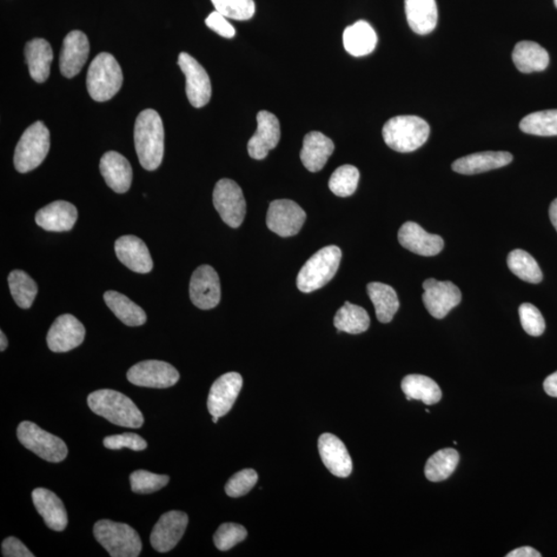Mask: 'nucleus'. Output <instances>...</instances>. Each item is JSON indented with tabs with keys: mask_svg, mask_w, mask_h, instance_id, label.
<instances>
[{
	"mask_svg": "<svg viewBox=\"0 0 557 557\" xmlns=\"http://www.w3.org/2000/svg\"><path fill=\"white\" fill-rule=\"evenodd\" d=\"M135 145L139 163L147 170H155L162 162L164 129L155 110L139 112L135 125Z\"/></svg>",
	"mask_w": 557,
	"mask_h": 557,
	"instance_id": "f257e3e1",
	"label": "nucleus"
},
{
	"mask_svg": "<svg viewBox=\"0 0 557 557\" xmlns=\"http://www.w3.org/2000/svg\"><path fill=\"white\" fill-rule=\"evenodd\" d=\"M88 406L93 413L105 418L116 426L139 428L144 424V416L129 396L116 390L102 389L88 396Z\"/></svg>",
	"mask_w": 557,
	"mask_h": 557,
	"instance_id": "f03ea898",
	"label": "nucleus"
},
{
	"mask_svg": "<svg viewBox=\"0 0 557 557\" xmlns=\"http://www.w3.org/2000/svg\"><path fill=\"white\" fill-rule=\"evenodd\" d=\"M429 125L417 116H397L384 125L382 135L389 148L409 154L420 149L429 137Z\"/></svg>",
	"mask_w": 557,
	"mask_h": 557,
	"instance_id": "7ed1b4c3",
	"label": "nucleus"
},
{
	"mask_svg": "<svg viewBox=\"0 0 557 557\" xmlns=\"http://www.w3.org/2000/svg\"><path fill=\"white\" fill-rule=\"evenodd\" d=\"M86 84L90 96L96 102H108L114 97L123 84L122 70L115 57L103 52L93 59Z\"/></svg>",
	"mask_w": 557,
	"mask_h": 557,
	"instance_id": "20e7f679",
	"label": "nucleus"
},
{
	"mask_svg": "<svg viewBox=\"0 0 557 557\" xmlns=\"http://www.w3.org/2000/svg\"><path fill=\"white\" fill-rule=\"evenodd\" d=\"M341 260L342 251L339 247L328 246L318 251L298 273L297 288L304 294L322 288L336 276Z\"/></svg>",
	"mask_w": 557,
	"mask_h": 557,
	"instance_id": "39448f33",
	"label": "nucleus"
},
{
	"mask_svg": "<svg viewBox=\"0 0 557 557\" xmlns=\"http://www.w3.org/2000/svg\"><path fill=\"white\" fill-rule=\"evenodd\" d=\"M93 533L112 557H137L142 552L141 538L134 528L125 523L99 520Z\"/></svg>",
	"mask_w": 557,
	"mask_h": 557,
	"instance_id": "423d86ee",
	"label": "nucleus"
},
{
	"mask_svg": "<svg viewBox=\"0 0 557 557\" xmlns=\"http://www.w3.org/2000/svg\"><path fill=\"white\" fill-rule=\"evenodd\" d=\"M50 150V131L37 121L24 131L17 145L15 168L21 174L31 171L43 163Z\"/></svg>",
	"mask_w": 557,
	"mask_h": 557,
	"instance_id": "0eeeda50",
	"label": "nucleus"
},
{
	"mask_svg": "<svg viewBox=\"0 0 557 557\" xmlns=\"http://www.w3.org/2000/svg\"><path fill=\"white\" fill-rule=\"evenodd\" d=\"M17 436L25 448L46 461L61 462L68 456V446L61 437L46 432L36 423L30 421L20 423Z\"/></svg>",
	"mask_w": 557,
	"mask_h": 557,
	"instance_id": "6e6552de",
	"label": "nucleus"
},
{
	"mask_svg": "<svg viewBox=\"0 0 557 557\" xmlns=\"http://www.w3.org/2000/svg\"><path fill=\"white\" fill-rule=\"evenodd\" d=\"M213 203L219 215L229 227H241L246 216V201L240 186L230 179H221L215 186Z\"/></svg>",
	"mask_w": 557,
	"mask_h": 557,
	"instance_id": "1a4fd4ad",
	"label": "nucleus"
},
{
	"mask_svg": "<svg viewBox=\"0 0 557 557\" xmlns=\"http://www.w3.org/2000/svg\"><path fill=\"white\" fill-rule=\"evenodd\" d=\"M178 64L186 78V95L191 105L197 109L207 105L212 96V85L208 72L188 53H181Z\"/></svg>",
	"mask_w": 557,
	"mask_h": 557,
	"instance_id": "9d476101",
	"label": "nucleus"
},
{
	"mask_svg": "<svg viewBox=\"0 0 557 557\" xmlns=\"http://www.w3.org/2000/svg\"><path fill=\"white\" fill-rule=\"evenodd\" d=\"M128 379L137 387L169 388L178 383L180 374L168 362L145 361L129 370Z\"/></svg>",
	"mask_w": 557,
	"mask_h": 557,
	"instance_id": "9b49d317",
	"label": "nucleus"
},
{
	"mask_svg": "<svg viewBox=\"0 0 557 557\" xmlns=\"http://www.w3.org/2000/svg\"><path fill=\"white\" fill-rule=\"evenodd\" d=\"M422 301L428 313L436 320H443L451 310L459 306L461 293L455 284L450 281H437L430 278L423 282Z\"/></svg>",
	"mask_w": 557,
	"mask_h": 557,
	"instance_id": "f8f14e48",
	"label": "nucleus"
},
{
	"mask_svg": "<svg viewBox=\"0 0 557 557\" xmlns=\"http://www.w3.org/2000/svg\"><path fill=\"white\" fill-rule=\"evenodd\" d=\"M306 212L300 205L289 200H278L270 203L267 215L270 230L282 237L298 234L306 221Z\"/></svg>",
	"mask_w": 557,
	"mask_h": 557,
	"instance_id": "ddd939ff",
	"label": "nucleus"
},
{
	"mask_svg": "<svg viewBox=\"0 0 557 557\" xmlns=\"http://www.w3.org/2000/svg\"><path fill=\"white\" fill-rule=\"evenodd\" d=\"M191 302L202 310L218 306L221 300L220 280L217 271L211 265H201L192 274L189 287Z\"/></svg>",
	"mask_w": 557,
	"mask_h": 557,
	"instance_id": "4468645a",
	"label": "nucleus"
},
{
	"mask_svg": "<svg viewBox=\"0 0 557 557\" xmlns=\"http://www.w3.org/2000/svg\"><path fill=\"white\" fill-rule=\"evenodd\" d=\"M188 526V516L182 511H170L157 521L151 533V545L156 552L165 553L174 549L182 539Z\"/></svg>",
	"mask_w": 557,
	"mask_h": 557,
	"instance_id": "2eb2a0df",
	"label": "nucleus"
},
{
	"mask_svg": "<svg viewBox=\"0 0 557 557\" xmlns=\"http://www.w3.org/2000/svg\"><path fill=\"white\" fill-rule=\"evenodd\" d=\"M85 335L84 325L75 316L64 314L59 316L52 324L46 336V343L53 353H68L83 343Z\"/></svg>",
	"mask_w": 557,
	"mask_h": 557,
	"instance_id": "dca6fc26",
	"label": "nucleus"
},
{
	"mask_svg": "<svg viewBox=\"0 0 557 557\" xmlns=\"http://www.w3.org/2000/svg\"><path fill=\"white\" fill-rule=\"evenodd\" d=\"M256 119L257 130L248 142V154L251 158L262 161L280 142V122L268 111L258 112Z\"/></svg>",
	"mask_w": 557,
	"mask_h": 557,
	"instance_id": "f3484780",
	"label": "nucleus"
},
{
	"mask_svg": "<svg viewBox=\"0 0 557 557\" xmlns=\"http://www.w3.org/2000/svg\"><path fill=\"white\" fill-rule=\"evenodd\" d=\"M243 387V378L237 373H228L212 386L208 397V409L212 416L227 415L237 399Z\"/></svg>",
	"mask_w": 557,
	"mask_h": 557,
	"instance_id": "a211bd4d",
	"label": "nucleus"
},
{
	"mask_svg": "<svg viewBox=\"0 0 557 557\" xmlns=\"http://www.w3.org/2000/svg\"><path fill=\"white\" fill-rule=\"evenodd\" d=\"M318 450L324 466L331 474L340 478H347L353 473V460L339 437L331 434L321 435L318 440Z\"/></svg>",
	"mask_w": 557,
	"mask_h": 557,
	"instance_id": "6ab92c4d",
	"label": "nucleus"
},
{
	"mask_svg": "<svg viewBox=\"0 0 557 557\" xmlns=\"http://www.w3.org/2000/svg\"><path fill=\"white\" fill-rule=\"evenodd\" d=\"M89 50L87 36L79 30L71 31L64 38L59 61L62 74L68 79L76 77L87 62Z\"/></svg>",
	"mask_w": 557,
	"mask_h": 557,
	"instance_id": "aec40b11",
	"label": "nucleus"
},
{
	"mask_svg": "<svg viewBox=\"0 0 557 557\" xmlns=\"http://www.w3.org/2000/svg\"><path fill=\"white\" fill-rule=\"evenodd\" d=\"M115 252L118 260L136 273L148 274L154 269V261L149 249L137 237H119L115 243Z\"/></svg>",
	"mask_w": 557,
	"mask_h": 557,
	"instance_id": "412c9836",
	"label": "nucleus"
},
{
	"mask_svg": "<svg viewBox=\"0 0 557 557\" xmlns=\"http://www.w3.org/2000/svg\"><path fill=\"white\" fill-rule=\"evenodd\" d=\"M399 242L404 249L421 256H435L444 248L440 236L428 234L420 224L409 221L399 230Z\"/></svg>",
	"mask_w": 557,
	"mask_h": 557,
	"instance_id": "4be33fe9",
	"label": "nucleus"
},
{
	"mask_svg": "<svg viewBox=\"0 0 557 557\" xmlns=\"http://www.w3.org/2000/svg\"><path fill=\"white\" fill-rule=\"evenodd\" d=\"M32 502L39 515L49 528L62 532L68 527V513L59 497L46 488H37L32 492Z\"/></svg>",
	"mask_w": 557,
	"mask_h": 557,
	"instance_id": "5701e85b",
	"label": "nucleus"
},
{
	"mask_svg": "<svg viewBox=\"0 0 557 557\" xmlns=\"http://www.w3.org/2000/svg\"><path fill=\"white\" fill-rule=\"evenodd\" d=\"M99 170L112 190L117 194L129 190L134 175L129 162L123 155L115 151L107 152L101 159Z\"/></svg>",
	"mask_w": 557,
	"mask_h": 557,
	"instance_id": "b1692460",
	"label": "nucleus"
},
{
	"mask_svg": "<svg viewBox=\"0 0 557 557\" xmlns=\"http://www.w3.org/2000/svg\"><path fill=\"white\" fill-rule=\"evenodd\" d=\"M78 210L74 204L57 201L37 211L36 222L46 231H69L77 222Z\"/></svg>",
	"mask_w": 557,
	"mask_h": 557,
	"instance_id": "393cba45",
	"label": "nucleus"
},
{
	"mask_svg": "<svg viewBox=\"0 0 557 557\" xmlns=\"http://www.w3.org/2000/svg\"><path fill=\"white\" fill-rule=\"evenodd\" d=\"M512 161L513 156L509 152H480L457 159L453 163V169L461 175H476L506 167Z\"/></svg>",
	"mask_w": 557,
	"mask_h": 557,
	"instance_id": "a878e982",
	"label": "nucleus"
},
{
	"mask_svg": "<svg viewBox=\"0 0 557 557\" xmlns=\"http://www.w3.org/2000/svg\"><path fill=\"white\" fill-rule=\"evenodd\" d=\"M335 144L320 131H311L304 137L301 161L308 170L317 172L324 168L334 154Z\"/></svg>",
	"mask_w": 557,
	"mask_h": 557,
	"instance_id": "bb28decb",
	"label": "nucleus"
},
{
	"mask_svg": "<svg viewBox=\"0 0 557 557\" xmlns=\"http://www.w3.org/2000/svg\"><path fill=\"white\" fill-rule=\"evenodd\" d=\"M404 11L410 29L417 35L426 36L437 24L436 0H404Z\"/></svg>",
	"mask_w": 557,
	"mask_h": 557,
	"instance_id": "cd10ccee",
	"label": "nucleus"
},
{
	"mask_svg": "<svg viewBox=\"0 0 557 557\" xmlns=\"http://www.w3.org/2000/svg\"><path fill=\"white\" fill-rule=\"evenodd\" d=\"M25 58L29 74L37 83L48 79L53 62V51L49 42L44 38H35L25 46Z\"/></svg>",
	"mask_w": 557,
	"mask_h": 557,
	"instance_id": "c85d7f7f",
	"label": "nucleus"
},
{
	"mask_svg": "<svg viewBox=\"0 0 557 557\" xmlns=\"http://www.w3.org/2000/svg\"><path fill=\"white\" fill-rule=\"evenodd\" d=\"M377 42V33L366 21H358L348 26L343 33L345 49L355 57L370 54L375 50Z\"/></svg>",
	"mask_w": 557,
	"mask_h": 557,
	"instance_id": "c756f323",
	"label": "nucleus"
},
{
	"mask_svg": "<svg viewBox=\"0 0 557 557\" xmlns=\"http://www.w3.org/2000/svg\"><path fill=\"white\" fill-rule=\"evenodd\" d=\"M512 58L517 70L523 74L545 71L549 64L548 52L539 44L529 41L517 44Z\"/></svg>",
	"mask_w": 557,
	"mask_h": 557,
	"instance_id": "7c9ffc66",
	"label": "nucleus"
},
{
	"mask_svg": "<svg viewBox=\"0 0 557 557\" xmlns=\"http://www.w3.org/2000/svg\"><path fill=\"white\" fill-rule=\"evenodd\" d=\"M368 294L373 303L378 320L389 323L400 308L399 297L389 285L373 282L368 285Z\"/></svg>",
	"mask_w": 557,
	"mask_h": 557,
	"instance_id": "2f4dec72",
	"label": "nucleus"
},
{
	"mask_svg": "<svg viewBox=\"0 0 557 557\" xmlns=\"http://www.w3.org/2000/svg\"><path fill=\"white\" fill-rule=\"evenodd\" d=\"M104 298L118 320L129 327H141L147 321V315H145V311L131 302L128 296L111 290L104 295Z\"/></svg>",
	"mask_w": 557,
	"mask_h": 557,
	"instance_id": "473e14b6",
	"label": "nucleus"
},
{
	"mask_svg": "<svg viewBox=\"0 0 557 557\" xmlns=\"http://www.w3.org/2000/svg\"><path fill=\"white\" fill-rule=\"evenodd\" d=\"M403 394L411 400H420L426 404H435L442 399V391L430 378L422 375H409L402 381Z\"/></svg>",
	"mask_w": 557,
	"mask_h": 557,
	"instance_id": "72a5a7b5",
	"label": "nucleus"
},
{
	"mask_svg": "<svg viewBox=\"0 0 557 557\" xmlns=\"http://www.w3.org/2000/svg\"><path fill=\"white\" fill-rule=\"evenodd\" d=\"M334 324L337 333L344 331V333L358 335L369 329L370 320L366 310L347 302L337 312Z\"/></svg>",
	"mask_w": 557,
	"mask_h": 557,
	"instance_id": "f704fd0d",
	"label": "nucleus"
},
{
	"mask_svg": "<svg viewBox=\"0 0 557 557\" xmlns=\"http://www.w3.org/2000/svg\"><path fill=\"white\" fill-rule=\"evenodd\" d=\"M460 462V454L453 448L437 451L426 464L427 478L432 482H440L449 478L454 473Z\"/></svg>",
	"mask_w": 557,
	"mask_h": 557,
	"instance_id": "c9c22d12",
	"label": "nucleus"
},
{
	"mask_svg": "<svg viewBox=\"0 0 557 557\" xmlns=\"http://www.w3.org/2000/svg\"><path fill=\"white\" fill-rule=\"evenodd\" d=\"M508 268L521 280L538 284L543 280V274L538 262L527 251L516 249L508 255Z\"/></svg>",
	"mask_w": 557,
	"mask_h": 557,
	"instance_id": "e433bc0d",
	"label": "nucleus"
},
{
	"mask_svg": "<svg viewBox=\"0 0 557 557\" xmlns=\"http://www.w3.org/2000/svg\"><path fill=\"white\" fill-rule=\"evenodd\" d=\"M9 287L12 298L21 309H29L37 295V285L25 271L16 270L9 275Z\"/></svg>",
	"mask_w": 557,
	"mask_h": 557,
	"instance_id": "4c0bfd02",
	"label": "nucleus"
},
{
	"mask_svg": "<svg viewBox=\"0 0 557 557\" xmlns=\"http://www.w3.org/2000/svg\"><path fill=\"white\" fill-rule=\"evenodd\" d=\"M520 128L528 135L557 136V110L532 112V114L522 119Z\"/></svg>",
	"mask_w": 557,
	"mask_h": 557,
	"instance_id": "58836bf2",
	"label": "nucleus"
},
{
	"mask_svg": "<svg viewBox=\"0 0 557 557\" xmlns=\"http://www.w3.org/2000/svg\"><path fill=\"white\" fill-rule=\"evenodd\" d=\"M360 182V170L353 165H342L334 171L329 179V189L334 195L340 197L353 195Z\"/></svg>",
	"mask_w": 557,
	"mask_h": 557,
	"instance_id": "ea45409f",
	"label": "nucleus"
},
{
	"mask_svg": "<svg viewBox=\"0 0 557 557\" xmlns=\"http://www.w3.org/2000/svg\"><path fill=\"white\" fill-rule=\"evenodd\" d=\"M132 492L138 495H147L158 492L168 486L170 477L156 475L148 470H138L129 477Z\"/></svg>",
	"mask_w": 557,
	"mask_h": 557,
	"instance_id": "a19ab883",
	"label": "nucleus"
},
{
	"mask_svg": "<svg viewBox=\"0 0 557 557\" xmlns=\"http://www.w3.org/2000/svg\"><path fill=\"white\" fill-rule=\"evenodd\" d=\"M217 12L228 19L246 21L255 14L254 0H211Z\"/></svg>",
	"mask_w": 557,
	"mask_h": 557,
	"instance_id": "79ce46f5",
	"label": "nucleus"
},
{
	"mask_svg": "<svg viewBox=\"0 0 557 557\" xmlns=\"http://www.w3.org/2000/svg\"><path fill=\"white\" fill-rule=\"evenodd\" d=\"M247 530L243 526L237 523H223L214 535V543L220 552L235 547L237 544L247 538Z\"/></svg>",
	"mask_w": 557,
	"mask_h": 557,
	"instance_id": "37998d69",
	"label": "nucleus"
},
{
	"mask_svg": "<svg viewBox=\"0 0 557 557\" xmlns=\"http://www.w3.org/2000/svg\"><path fill=\"white\" fill-rule=\"evenodd\" d=\"M520 317L523 329L532 337H540L545 331V320L538 308L529 303H522L520 307Z\"/></svg>",
	"mask_w": 557,
	"mask_h": 557,
	"instance_id": "c03bdc74",
	"label": "nucleus"
},
{
	"mask_svg": "<svg viewBox=\"0 0 557 557\" xmlns=\"http://www.w3.org/2000/svg\"><path fill=\"white\" fill-rule=\"evenodd\" d=\"M257 480L258 475L254 470H242L229 480L225 486V493L230 497L243 496L255 486Z\"/></svg>",
	"mask_w": 557,
	"mask_h": 557,
	"instance_id": "a18cd8bd",
	"label": "nucleus"
},
{
	"mask_svg": "<svg viewBox=\"0 0 557 557\" xmlns=\"http://www.w3.org/2000/svg\"><path fill=\"white\" fill-rule=\"evenodd\" d=\"M104 446L112 450L129 448L134 451H142L147 448V442L141 436L125 433L105 437Z\"/></svg>",
	"mask_w": 557,
	"mask_h": 557,
	"instance_id": "49530a36",
	"label": "nucleus"
},
{
	"mask_svg": "<svg viewBox=\"0 0 557 557\" xmlns=\"http://www.w3.org/2000/svg\"><path fill=\"white\" fill-rule=\"evenodd\" d=\"M205 25L223 37L231 38L236 36L234 26L228 21L227 17H224L217 11L211 12L208 18L205 19Z\"/></svg>",
	"mask_w": 557,
	"mask_h": 557,
	"instance_id": "de8ad7c7",
	"label": "nucleus"
},
{
	"mask_svg": "<svg viewBox=\"0 0 557 557\" xmlns=\"http://www.w3.org/2000/svg\"><path fill=\"white\" fill-rule=\"evenodd\" d=\"M2 552L4 557H33L28 547L24 544L15 538L9 536L3 542Z\"/></svg>",
	"mask_w": 557,
	"mask_h": 557,
	"instance_id": "09e8293b",
	"label": "nucleus"
},
{
	"mask_svg": "<svg viewBox=\"0 0 557 557\" xmlns=\"http://www.w3.org/2000/svg\"><path fill=\"white\" fill-rule=\"evenodd\" d=\"M507 557H541V553L536 552V549L525 546L519 549L513 550L506 555Z\"/></svg>",
	"mask_w": 557,
	"mask_h": 557,
	"instance_id": "8fccbe9b",
	"label": "nucleus"
},
{
	"mask_svg": "<svg viewBox=\"0 0 557 557\" xmlns=\"http://www.w3.org/2000/svg\"><path fill=\"white\" fill-rule=\"evenodd\" d=\"M544 389L548 395L557 397V371L546 378L544 381Z\"/></svg>",
	"mask_w": 557,
	"mask_h": 557,
	"instance_id": "3c124183",
	"label": "nucleus"
},
{
	"mask_svg": "<svg viewBox=\"0 0 557 557\" xmlns=\"http://www.w3.org/2000/svg\"><path fill=\"white\" fill-rule=\"evenodd\" d=\"M549 217L557 231V198L552 203V204H550Z\"/></svg>",
	"mask_w": 557,
	"mask_h": 557,
	"instance_id": "603ef678",
	"label": "nucleus"
},
{
	"mask_svg": "<svg viewBox=\"0 0 557 557\" xmlns=\"http://www.w3.org/2000/svg\"><path fill=\"white\" fill-rule=\"evenodd\" d=\"M0 341H2V344H0V350L4 351L6 347H8L9 343H8V339H6V337L4 334V331L0 333Z\"/></svg>",
	"mask_w": 557,
	"mask_h": 557,
	"instance_id": "864d4df0",
	"label": "nucleus"
},
{
	"mask_svg": "<svg viewBox=\"0 0 557 557\" xmlns=\"http://www.w3.org/2000/svg\"><path fill=\"white\" fill-rule=\"evenodd\" d=\"M218 420H219V417H217V416H213V422H214V423H217V422H218Z\"/></svg>",
	"mask_w": 557,
	"mask_h": 557,
	"instance_id": "5fc2aeb1",
	"label": "nucleus"
},
{
	"mask_svg": "<svg viewBox=\"0 0 557 557\" xmlns=\"http://www.w3.org/2000/svg\"><path fill=\"white\" fill-rule=\"evenodd\" d=\"M554 4H555V6L557 8V0H554Z\"/></svg>",
	"mask_w": 557,
	"mask_h": 557,
	"instance_id": "6e6d98bb",
	"label": "nucleus"
}]
</instances>
